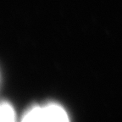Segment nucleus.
<instances>
[{"instance_id": "nucleus-2", "label": "nucleus", "mask_w": 122, "mask_h": 122, "mask_svg": "<svg viewBox=\"0 0 122 122\" xmlns=\"http://www.w3.org/2000/svg\"><path fill=\"white\" fill-rule=\"evenodd\" d=\"M1 121L12 122L15 119V114L13 108L8 103H2L0 108Z\"/></svg>"}, {"instance_id": "nucleus-1", "label": "nucleus", "mask_w": 122, "mask_h": 122, "mask_svg": "<svg viewBox=\"0 0 122 122\" xmlns=\"http://www.w3.org/2000/svg\"><path fill=\"white\" fill-rule=\"evenodd\" d=\"M24 121H68L65 109L58 104L44 107H34L27 111L23 117Z\"/></svg>"}]
</instances>
